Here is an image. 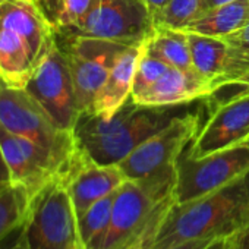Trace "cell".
I'll list each match as a JSON object with an SVG mask.
<instances>
[{
  "instance_id": "836d02e7",
  "label": "cell",
  "mask_w": 249,
  "mask_h": 249,
  "mask_svg": "<svg viewBox=\"0 0 249 249\" xmlns=\"http://www.w3.org/2000/svg\"><path fill=\"white\" fill-rule=\"evenodd\" d=\"M231 2H234V0H207V11L227 5V3H231Z\"/></svg>"
},
{
  "instance_id": "b9f144b4",
  "label": "cell",
  "mask_w": 249,
  "mask_h": 249,
  "mask_svg": "<svg viewBox=\"0 0 249 249\" xmlns=\"http://www.w3.org/2000/svg\"><path fill=\"white\" fill-rule=\"evenodd\" d=\"M0 78H2V76H0Z\"/></svg>"
},
{
  "instance_id": "4fadbf2b",
  "label": "cell",
  "mask_w": 249,
  "mask_h": 249,
  "mask_svg": "<svg viewBox=\"0 0 249 249\" xmlns=\"http://www.w3.org/2000/svg\"><path fill=\"white\" fill-rule=\"evenodd\" d=\"M249 140V88L226 100L210 97V113L207 120L185 153L198 159Z\"/></svg>"
},
{
  "instance_id": "52a82bcc",
  "label": "cell",
  "mask_w": 249,
  "mask_h": 249,
  "mask_svg": "<svg viewBox=\"0 0 249 249\" xmlns=\"http://www.w3.org/2000/svg\"><path fill=\"white\" fill-rule=\"evenodd\" d=\"M210 97L198 100L188 111L176 116L157 134L138 145L117 166L126 179H144L176 166L178 159L196 137L202 117L210 106Z\"/></svg>"
},
{
  "instance_id": "603a6c76",
  "label": "cell",
  "mask_w": 249,
  "mask_h": 249,
  "mask_svg": "<svg viewBox=\"0 0 249 249\" xmlns=\"http://www.w3.org/2000/svg\"><path fill=\"white\" fill-rule=\"evenodd\" d=\"M223 40L230 50V73L221 85V88H226L231 81L249 71V19Z\"/></svg>"
},
{
  "instance_id": "74e56055",
  "label": "cell",
  "mask_w": 249,
  "mask_h": 249,
  "mask_svg": "<svg viewBox=\"0 0 249 249\" xmlns=\"http://www.w3.org/2000/svg\"><path fill=\"white\" fill-rule=\"evenodd\" d=\"M224 249H231V248L229 246V243H227V240H226V246H224Z\"/></svg>"
},
{
  "instance_id": "5b68a950",
  "label": "cell",
  "mask_w": 249,
  "mask_h": 249,
  "mask_svg": "<svg viewBox=\"0 0 249 249\" xmlns=\"http://www.w3.org/2000/svg\"><path fill=\"white\" fill-rule=\"evenodd\" d=\"M0 126L44 147L69 164H75L82 156L73 132L59 129L25 88L12 87L2 78H0Z\"/></svg>"
},
{
  "instance_id": "ba28073f",
  "label": "cell",
  "mask_w": 249,
  "mask_h": 249,
  "mask_svg": "<svg viewBox=\"0 0 249 249\" xmlns=\"http://www.w3.org/2000/svg\"><path fill=\"white\" fill-rule=\"evenodd\" d=\"M56 43L68 60L79 110L88 113L117 57L131 44L57 33Z\"/></svg>"
},
{
  "instance_id": "4316f807",
  "label": "cell",
  "mask_w": 249,
  "mask_h": 249,
  "mask_svg": "<svg viewBox=\"0 0 249 249\" xmlns=\"http://www.w3.org/2000/svg\"><path fill=\"white\" fill-rule=\"evenodd\" d=\"M226 240L231 249H249V229L243 227L239 231L229 236Z\"/></svg>"
},
{
  "instance_id": "3957f363",
  "label": "cell",
  "mask_w": 249,
  "mask_h": 249,
  "mask_svg": "<svg viewBox=\"0 0 249 249\" xmlns=\"http://www.w3.org/2000/svg\"><path fill=\"white\" fill-rule=\"evenodd\" d=\"M176 166L144 179H128L114 194L111 220L101 249H134L163 223L176 202Z\"/></svg>"
},
{
  "instance_id": "ab89813d",
  "label": "cell",
  "mask_w": 249,
  "mask_h": 249,
  "mask_svg": "<svg viewBox=\"0 0 249 249\" xmlns=\"http://www.w3.org/2000/svg\"><path fill=\"white\" fill-rule=\"evenodd\" d=\"M28 2H34V3H36V2H37V0H28Z\"/></svg>"
},
{
  "instance_id": "8fae6325",
  "label": "cell",
  "mask_w": 249,
  "mask_h": 249,
  "mask_svg": "<svg viewBox=\"0 0 249 249\" xmlns=\"http://www.w3.org/2000/svg\"><path fill=\"white\" fill-rule=\"evenodd\" d=\"M24 88L59 129L73 132L81 110L68 60L57 43L53 44Z\"/></svg>"
},
{
  "instance_id": "7402d4cb",
  "label": "cell",
  "mask_w": 249,
  "mask_h": 249,
  "mask_svg": "<svg viewBox=\"0 0 249 249\" xmlns=\"http://www.w3.org/2000/svg\"><path fill=\"white\" fill-rule=\"evenodd\" d=\"M207 12V0H169L163 12L154 19L156 28L182 31Z\"/></svg>"
},
{
  "instance_id": "f35d334b",
  "label": "cell",
  "mask_w": 249,
  "mask_h": 249,
  "mask_svg": "<svg viewBox=\"0 0 249 249\" xmlns=\"http://www.w3.org/2000/svg\"><path fill=\"white\" fill-rule=\"evenodd\" d=\"M3 2H6V0H0V5H2Z\"/></svg>"
},
{
  "instance_id": "d6986e66",
  "label": "cell",
  "mask_w": 249,
  "mask_h": 249,
  "mask_svg": "<svg viewBox=\"0 0 249 249\" xmlns=\"http://www.w3.org/2000/svg\"><path fill=\"white\" fill-rule=\"evenodd\" d=\"M142 50L164 62L169 68L194 72L189 43L183 31L156 28V31L142 43Z\"/></svg>"
},
{
  "instance_id": "ac0fdd59",
  "label": "cell",
  "mask_w": 249,
  "mask_h": 249,
  "mask_svg": "<svg viewBox=\"0 0 249 249\" xmlns=\"http://www.w3.org/2000/svg\"><path fill=\"white\" fill-rule=\"evenodd\" d=\"M248 19L249 0H234L231 3L204 12L196 21L191 22L182 31L223 38L239 30Z\"/></svg>"
},
{
  "instance_id": "9a60e30c",
  "label": "cell",
  "mask_w": 249,
  "mask_h": 249,
  "mask_svg": "<svg viewBox=\"0 0 249 249\" xmlns=\"http://www.w3.org/2000/svg\"><path fill=\"white\" fill-rule=\"evenodd\" d=\"M211 95H215V89L207 79L195 72L169 68L151 88L132 100L142 106L164 107L188 104Z\"/></svg>"
},
{
  "instance_id": "9c48e42d",
  "label": "cell",
  "mask_w": 249,
  "mask_h": 249,
  "mask_svg": "<svg viewBox=\"0 0 249 249\" xmlns=\"http://www.w3.org/2000/svg\"><path fill=\"white\" fill-rule=\"evenodd\" d=\"M246 172H249V140L198 159L183 151L176 161V204L214 192Z\"/></svg>"
},
{
  "instance_id": "30bf717a",
  "label": "cell",
  "mask_w": 249,
  "mask_h": 249,
  "mask_svg": "<svg viewBox=\"0 0 249 249\" xmlns=\"http://www.w3.org/2000/svg\"><path fill=\"white\" fill-rule=\"evenodd\" d=\"M156 31L154 18L142 0H92L84 19L57 34L141 44Z\"/></svg>"
},
{
  "instance_id": "44dd1931",
  "label": "cell",
  "mask_w": 249,
  "mask_h": 249,
  "mask_svg": "<svg viewBox=\"0 0 249 249\" xmlns=\"http://www.w3.org/2000/svg\"><path fill=\"white\" fill-rule=\"evenodd\" d=\"M114 194L97 201L78 217V234L84 249H101L111 220Z\"/></svg>"
},
{
  "instance_id": "f546056e",
  "label": "cell",
  "mask_w": 249,
  "mask_h": 249,
  "mask_svg": "<svg viewBox=\"0 0 249 249\" xmlns=\"http://www.w3.org/2000/svg\"><path fill=\"white\" fill-rule=\"evenodd\" d=\"M142 2H144V5L148 8V11H150V14L153 15V18L156 19V18L163 12V9L167 6L169 0H142Z\"/></svg>"
},
{
  "instance_id": "60d3db41",
  "label": "cell",
  "mask_w": 249,
  "mask_h": 249,
  "mask_svg": "<svg viewBox=\"0 0 249 249\" xmlns=\"http://www.w3.org/2000/svg\"><path fill=\"white\" fill-rule=\"evenodd\" d=\"M246 229H249V220H248V224H246Z\"/></svg>"
},
{
  "instance_id": "cb8c5ba5",
  "label": "cell",
  "mask_w": 249,
  "mask_h": 249,
  "mask_svg": "<svg viewBox=\"0 0 249 249\" xmlns=\"http://www.w3.org/2000/svg\"><path fill=\"white\" fill-rule=\"evenodd\" d=\"M169 69V66L147 54L144 50L141 52V56L137 63V71H135V78H134V85H132V98H137L142 92H145L148 88H151Z\"/></svg>"
},
{
  "instance_id": "4dcf8cb0",
  "label": "cell",
  "mask_w": 249,
  "mask_h": 249,
  "mask_svg": "<svg viewBox=\"0 0 249 249\" xmlns=\"http://www.w3.org/2000/svg\"><path fill=\"white\" fill-rule=\"evenodd\" d=\"M0 183H11V175L9 169L5 163V159L2 156V150H0Z\"/></svg>"
},
{
  "instance_id": "ffe728a7",
  "label": "cell",
  "mask_w": 249,
  "mask_h": 249,
  "mask_svg": "<svg viewBox=\"0 0 249 249\" xmlns=\"http://www.w3.org/2000/svg\"><path fill=\"white\" fill-rule=\"evenodd\" d=\"M31 196L21 185L9 183L0 191V249L19 236L28 215Z\"/></svg>"
},
{
  "instance_id": "83f0119b",
  "label": "cell",
  "mask_w": 249,
  "mask_h": 249,
  "mask_svg": "<svg viewBox=\"0 0 249 249\" xmlns=\"http://www.w3.org/2000/svg\"><path fill=\"white\" fill-rule=\"evenodd\" d=\"M215 239H194V240H185L179 242L176 245H172L166 249H205L210 243H213Z\"/></svg>"
},
{
  "instance_id": "f1b7e54d",
  "label": "cell",
  "mask_w": 249,
  "mask_h": 249,
  "mask_svg": "<svg viewBox=\"0 0 249 249\" xmlns=\"http://www.w3.org/2000/svg\"><path fill=\"white\" fill-rule=\"evenodd\" d=\"M161 224H163V223L156 224V226L145 234V237H144L134 249H154V246H156V239H157V234H159V230H160Z\"/></svg>"
},
{
  "instance_id": "e575fe53",
  "label": "cell",
  "mask_w": 249,
  "mask_h": 249,
  "mask_svg": "<svg viewBox=\"0 0 249 249\" xmlns=\"http://www.w3.org/2000/svg\"><path fill=\"white\" fill-rule=\"evenodd\" d=\"M224 246H226V239H215L205 249H224Z\"/></svg>"
},
{
  "instance_id": "7c38bea8",
  "label": "cell",
  "mask_w": 249,
  "mask_h": 249,
  "mask_svg": "<svg viewBox=\"0 0 249 249\" xmlns=\"http://www.w3.org/2000/svg\"><path fill=\"white\" fill-rule=\"evenodd\" d=\"M0 150L9 169L11 183L21 185L33 198L56 179H66L78 164H69L44 147L0 126ZM82 157V156H81Z\"/></svg>"
},
{
  "instance_id": "d6a6232c",
  "label": "cell",
  "mask_w": 249,
  "mask_h": 249,
  "mask_svg": "<svg viewBox=\"0 0 249 249\" xmlns=\"http://www.w3.org/2000/svg\"><path fill=\"white\" fill-rule=\"evenodd\" d=\"M21 231H22V230H21ZM2 249H28V246H27V242H25L22 233H19V236H18L15 240H12L9 245H6V246L2 248Z\"/></svg>"
},
{
  "instance_id": "7a4b0ae2",
  "label": "cell",
  "mask_w": 249,
  "mask_h": 249,
  "mask_svg": "<svg viewBox=\"0 0 249 249\" xmlns=\"http://www.w3.org/2000/svg\"><path fill=\"white\" fill-rule=\"evenodd\" d=\"M249 220V172L229 185L185 204H173L154 249L194 239H227Z\"/></svg>"
},
{
  "instance_id": "6da1fadb",
  "label": "cell",
  "mask_w": 249,
  "mask_h": 249,
  "mask_svg": "<svg viewBox=\"0 0 249 249\" xmlns=\"http://www.w3.org/2000/svg\"><path fill=\"white\" fill-rule=\"evenodd\" d=\"M196 101L153 107L138 104L129 97L111 117L81 113L73 128V137L79 151L88 160L104 166L119 164L176 116L192 108Z\"/></svg>"
},
{
  "instance_id": "8d00e7d4",
  "label": "cell",
  "mask_w": 249,
  "mask_h": 249,
  "mask_svg": "<svg viewBox=\"0 0 249 249\" xmlns=\"http://www.w3.org/2000/svg\"><path fill=\"white\" fill-rule=\"evenodd\" d=\"M8 185H9V183H0V191H2V189H3L5 186H8Z\"/></svg>"
},
{
  "instance_id": "1f68e13d",
  "label": "cell",
  "mask_w": 249,
  "mask_h": 249,
  "mask_svg": "<svg viewBox=\"0 0 249 249\" xmlns=\"http://www.w3.org/2000/svg\"><path fill=\"white\" fill-rule=\"evenodd\" d=\"M227 87H240V88H249V71H246L243 75L231 81Z\"/></svg>"
},
{
  "instance_id": "484cf974",
  "label": "cell",
  "mask_w": 249,
  "mask_h": 249,
  "mask_svg": "<svg viewBox=\"0 0 249 249\" xmlns=\"http://www.w3.org/2000/svg\"><path fill=\"white\" fill-rule=\"evenodd\" d=\"M36 5L46 17V19L50 22V25L56 30L63 9V0H37Z\"/></svg>"
},
{
  "instance_id": "2e32d148",
  "label": "cell",
  "mask_w": 249,
  "mask_h": 249,
  "mask_svg": "<svg viewBox=\"0 0 249 249\" xmlns=\"http://www.w3.org/2000/svg\"><path fill=\"white\" fill-rule=\"evenodd\" d=\"M142 52V43L131 46L124 50L111 68L104 85L98 91L92 108L88 113L111 117L126 103L132 94V85L137 71V63Z\"/></svg>"
},
{
  "instance_id": "5bb4252c",
  "label": "cell",
  "mask_w": 249,
  "mask_h": 249,
  "mask_svg": "<svg viewBox=\"0 0 249 249\" xmlns=\"http://www.w3.org/2000/svg\"><path fill=\"white\" fill-rule=\"evenodd\" d=\"M126 180L117 164H97L82 154L66 180L76 215L79 217L92 204L116 192Z\"/></svg>"
},
{
  "instance_id": "e0dca14e",
  "label": "cell",
  "mask_w": 249,
  "mask_h": 249,
  "mask_svg": "<svg viewBox=\"0 0 249 249\" xmlns=\"http://www.w3.org/2000/svg\"><path fill=\"white\" fill-rule=\"evenodd\" d=\"M189 43L192 68L196 75L213 84L215 92L230 73V50L223 38L185 33Z\"/></svg>"
},
{
  "instance_id": "277c9868",
  "label": "cell",
  "mask_w": 249,
  "mask_h": 249,
  "mask_svg": "<svg viewBox=\"0 0 249 249\" xmlns=\"http://www.w3.org/2000/svg\"><path fill=\"white\" fill-rule=\"evenodd\" d=\"M56 43V31L38 6L28 0L0 5V76L24 88Z\"/></svg>"
},
{
  "instance_id": "d590c367",
  "label": "cell",
  "mask_w": 249,
  "mask_h": 249,
  "mask_svg": "<svg viewBox=\"0 0 249 249\" xmlns=\"http://www.w3.org/2000/svg\"><path fill=\"white\" fill-rule=\"evenodd\" d=\"M71 249H84V246L81 245V243H78V245H75L73 248H71Z\"/></svg>"
},
{
  "instance_id": "d4e9b609",
  "label": "cell",
  "mask_w": 249,
  "mask_h": 249,
  "mask_svg": "<svg viewBox=\"0 0 249 249\" xmlns=\"http://www.w3.org/2000/svg\"><path fill=\"white\" fill-rule=\"evenodd\" d=\"M92 0H63V9L57 24V31H66L76 27L87 15Z\"/></svg>"
},
{
  "instance_id": "8992f818",
  "label": "cell",
  "mask_w": 249,
  "mask_h": 249,
  "mask_svg": "<svg viewBox=\"0 0 249 249\" xmlns=\"http://www.w3.org/2000/svg\"><path fill=\"white\" fill-rule=\"evenodd\" d=\"M21 233L28 249H71L81 243L66 179L50 182L31 198Z\"/></svg>"
}]
</instances>
